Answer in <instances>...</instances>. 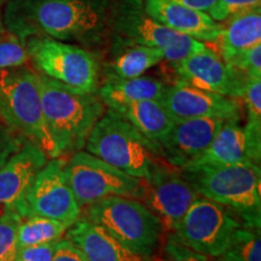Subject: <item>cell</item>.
Instances as JSON below:
<instances>
[{"mask_svg": "<svg viewBox=\"0 0 261 261\" xmlns=\"http://www.w3.org/2000/svg\"><path fill=\"white\" fill-rule=\"evenodd\" d=\"M110 0H9L4 27L25 41L47 37L92 51L109 40Z\"/></svg>", "mask_w": 261, "mask_h": 261, "instance_id": "6da1fadb", "label": "cell"}, {"mask_svg": "<svg viewBox=\"0 0 261 261\" xmlns=\"http://www.w3.org/2000/svg\"><path fill=\"white\" fill-rule=\"evenodd\" d=\"M38 81L42 114L58 158L83 150L93 126L106 113V104L97 92L70 89L40 73Z\"/></svg>", "mask_w": 261, "mask_h": 261, "instance_id": "7a4b0ae2", "label": "cell"}, {"mask_svg": "<svg viewBox=\"0 0 261 261\" xmlns=\"http://www.w3.org/2000/svg\"><path fill=\"white\" fill-rule=\"evenodd\" d=\"M179 172L198 196L223 205L243 226L261 227L260 166L192 165Z\"/></svg>", "mask_w": 261, "mask_h": 261, "instance_id": "3957f363", "label": "cell"}, {"mask_svg": "<svg viewBox=\"0 0 261 261\" xmlns=\"http://www.w3.org/2000/svg\"><path fill=\"white\" fill-rule=\"evenodd\" d=\"M108 29L112 52L143 45L161 50L169 63H178L205 47L203 41L159 23L145 10L144 0H110Z\"/></svg>", "mask_w": 261, "mask_h": 261, "instance_id": "277c9868", "label": "cell"}, {"mask_svg": "<svg viewBox=\"0 0 261 261\" xmlns=\"http://www.w3.org/2000/svg\"><path fill=\"white\" fill-rule=\"evenodd\" d=\"M0 119L48 159L58 158L42 114L38 73L27 65L0 70Z\"/></svg>", "mask_w": 261, "mask_h": 261, "instance_id": "5b68a950", "label": "cell"}, {"mask_svg": "<svg viewBox=\"0 0 261 261\" xmlns=\"http://www.w3.org/2000/svg\"><path fill=\"white\" fill-rule=\"evenodd\" d=\"M81 218L103 227L139 255L152 257L165 232L161 221L142 201L114 196L86 205Z\"/></svg>", "mask_w": 261, "mask_h": 261, "instance_id": "8992f818", "label": "cell"}, {"mask_svg": "<svg viewBox=\"0 0 261 261\" xmlns=\"http://www.w3.org/2000/svg\"><path fill=\"white\" fill-rule=\"evenodd\" d=\"M85 149L127 174L145 179L160 161L155 144L112 109L106 110L86 140Z\"/></svg>", "mask_w": 261, "mask_h": 261, "instance_id": "52a82bcc", "label": "cell"}, {"mask_svg": "<svg viewBox=\"0 0 261 261\" xmlns=\"http://www.w3.org/2000/svg\"><path fill=\"white\" fill-rule=\"evenodd\" d=\"M24 42L29 61L38 73L81 92H97L99 62L93 51L41 35Z\"/></svg>", "mask_w": 261, "mask_h": 261, "instance_id": "ba28073f", "label": "cell"}, {"mask_svg": "<svg viewBox=\"0 0 261 261\" xmlns=\"http://www.w3.org/2000/svg\"><path fill=\"white\" fill-rule=\"evenodd\" d=\"M64 171L81 211L86 205L114 196L140 201L144 192L143 179L132 177L83 150L65 160Z\"/></svg>", "mask_w": 261, "mask_h": 261, "instance_id": "9c48e42d", "label": "cell"}, {"mask_svg": "<svg viewBox=\"0 0 261 261\" xmlns=\"http://www.w3.org/2000/svg\"><path fill=\"white\" fill-rule=\"evenodd\" d=\"M241 221L230 211L204 197H197L169 232L196 253L218 259Z\"/></svg>", "mask_w": 261, "mask_h": 261, "instance_id": "30bf717a", "label": "cell"}, {"mask_svg": "<svg viewBox=\"0 0 261 261\" xmlns=\"http://www.w3.org/2000/svg\"><path fill=\"white\" fill-rule=\"evenodd\" d=\"M65 159H48L37 173L31 187L19 201L16 212L21 219L32 215L51 218L73 225L80 218L81 207L67 180Z\"/></svg>", "mask_w": 261, "mask_h": 261, "instance_id": "8fae6325", "label": "cell"}, {"mask_svg": "<svg viewBox=\"0 0 261 261\" xmlns=\"http://www.w3.org/2000/svg\"><path fill=\"white\" fill-rule=\"evenodd\" d=\"M144 181L140 201L161 221L165 231H172L196 198L200 197L178 168L160 160Z\"/></svg>", "mask_w": 261, "mask_h": 261, "instance_id": "7c38bea8", "label": "cell"}, {"mask_svg": "<svg viewBox=\"0 0 261 261\" xmlns=\"http://www.w3.org/2000/svg\"><path fill=\"white\" fill-rule=\"evenodd\" d=\"M177 81L196 89L240 99L248 77L205 46L178 63H172Z\"/></svg>", "mask_w": 261, "mask_h": 261, "instance_id": "4fadbf2b", "label": "cell"}, {"mask_svg": "<svg viewBox=\"0 0 261 261\" xmlns=\"http://www.w3.org/2000/svg\"><path fill=\"white\" fill-rule=\"evenodd\" d=\"M225 121L215 117L175 120L171 130L155 144L159 158L172 167H187L203 154Z\"/></svg>", "mask_w": 261, "mask_h": 261, "instance_id": "5bb4252c", "label": "cell"}, {"mask_svg": "<svg viewBox=\"0 0 261 261\" xmlns=\"http://www.w3.org/2000/svg\"><path fill=\"white\" fill-rule=\"evenodd\" d=\"M261 161V127L226 120L208 148L191 165H256ZM188 167V166H187Z\"/></svg>", "mask_w": 261, "mask_h": 261, "instance_id": "9a60e30c", "label": "cell"}, {"mask_svg": "<svg viewBox=\"0 0 261 261\" xmlns=\"http://www.w3.org/2000/svg\"><path fill=\"white\" fill-rule=\"evenodd\" d=\"M160 100L175 120L200 117L241 120V104L238 99L196 89L180 81L167 85Z\"/></svg>", "mask_w": 261, "mask_h": 261, "instance_id": "2e32d148", "label": "cell"}, {"mask_svg": "<svg viewBox=\"0 0 261 261\" xmlns=\"http://www.w3.org/2000/svg\"><path fill=\"white\" fill-rule=\"evenodd\" d=\"M47 161L44 150L25 140L21 149L0 167V215L16 212L33 179Z\"/></svg>", "mask_w": 261, "mask_h": 261, "instance_id": "e0dca14e", "label": "cell"}, {"mask_svg": "<svg viewBox=\"0 0 261 261\" xmlns=\"http://www.w3.org/2000/svg\"><path fill=\"white\" fill-rule=\"evenodd\" d=\"M144 6L159 23L196 40L215 42L223 33L224 24L200 10L169 0H144Z\"/></svg>", "mask_w": 261, "mask_h": 261, "instance_id": "ac0fdd59", "label": "cell"}, {"mask_svg": "<svg viewBox=\"0 0 261 261\" xmlns=\"http://www.w3.org/2000/svg\"><path fill=\"white\" fill-rule=\"evenodd\" d=\"M64 236L79 248L87 261H151V257L132 252L103 227L81 217Z\"/></svg>", "mask_w": 261, "mask_h": 261, "instance_id": "d6986e66", "label": "cell"}, {"mask_svg": "<svg viewBox=\"0 0 261 261\" xmlns=\"http://www.w3.org/2000/svg\"><path fill=\"white\" fill-rule=\"evenodd\" d=\"M166 87L163 81L145 75L130 79L107 75L104 84L98 86L97 93L108 109H115L139 100H160Z\"/></svg>", "mask_w": 261, "mask_h": 261, "instance_id": "ffe728a7", "label": "cell"}, {"mask_svg": "<svg viewBox=\"0 0 261 261\" xmlns=\"http://www.w3.org/2000/svg\"><path fill=\"white\" fill-rule=\"evenodd\" d=\"M112 110L126 119L154 144L167 135L175 123V119L169 114L161 100H139Z\"/></svg>", "mask_w": 261, "mask_h": 261, "instance_id": "44dd1931", "label": "cell"}, {"mask_svg": "<svg viewBox=\"0 0 261 261\" xmlns=\"http://www.w3.org/2000/svg\"><path fill=\"white\" fill-rule=\"evenodd\" d=\"M221 58L225 62L261 44V8H254L231 16L220 38Z\"/></svg>", "mask_w": 261, "mask_h": 261, "instance_id": "7402d4cb", "label": "cell"}, {"mask_svg": "<svg viewBox=\"0 0 261 261\" xmlns=\"http://www.w3.org/2000/svg\"><path fill=\"white\" fill-rule=\"evenodd\" d=\"M113 61L107 67V75L130 79L144 75L155 65L165 61L163 52L159 48L132 45L113 52Z\"/></svg>", "mask_w": 261, "mask_h": 261, "instance_id": "603a6c76", "label": "cell"}, {"mask_svg": "<svg viewBox=\"0 0 261 261\" xmlns=\"http://www.w3.org/2000/svg\"><path fill=\"white\" fill-rule=\"evenodd\" d=\"M70 226L63 221L39 215L23 218L18 225V248L56 243L63 238Z\"/></svg>", "mask_w": 261, "mask_h": 261, "instance_id": "cb8c5ba5", "label": "cell"}, {"mask_svg": "<svg viewBox=\"0 0 261 261\" xmlns=\"http://www.w3.org/2000/svg\"><path fill=\"white\" fill-rule=\"evenodd\" d=\"M218 259L219 261H261L260 228L243 225L238 226Z\"/></svg>", "mask_w": 261, "mask_h": 261, "instance_id": "d4e9b609", "label": "cell"}, {"mask_svg": "<svg viewBox=\"0 0 261 261\" xmlns=\"http://www.w3.org/2000/svg\"><path fill=\"white\" fill-rule=\"evenodd\" d=\"M28 62L25 42L5 28L0 33V70L27 65Z\"/></svg>", "mask_w": 261, "mask_h": 261, "instance_id": "484cf974", "label": "cell"}, {"mask_svg": "<svg viewBox=\"0 0 261 261\" xmlns=\"http://www.w3.org/2000/svg\"><path fill=\"white\" fill-rule=\"evenodd\" d=\"M21 217L16 212L0 215V261H15L18 252L17 231Z\"/></svg>", "mask_w": 261, "mask_h": 261, "instance_id": "4316f807", "label": "cell"}, {"mask_svg": "<svg viewBox=\"0 0 261 261\" xmlns=\"http://www.w3.org/2000/svg\"><path fill=\"white\" fill-rule=\"evenodd\" d=\"M247 109V122L261 127V77H249L241 96Z\"/></svg>", "mask_w": 261, "mask_h": 261, "instance_id": "83f0119b", "label": "cell"}, {"mask_svg": "<svg viewBox=\"0 0 261 261\" xmlns=\"http://www.w3.org/2000/svg\"><path fill=\"white\" fill-rule=\"evenodd\" d=\"M231 67L242 71L246 76L261 77V44L248 48L226 62Z\"/></svg>", "mask_w": 261, "mask_h": 261, "instance_id": "f1b7e54d", "label": "cell"}, {"mask_svg": "<svg viewBox=\"0 0 261 261\" xmlns=\"http://www.w3.org/2000/svg\"><path fill=\"white\" fill-rule=\"evenodd\" d=\"M208 257L196 253L179 242L173 232H168L163 243L161 261H207Z\"/></svg>", "mask_w": 261, "mask_h": 261, "instance_id": "f546056e", "label": "cell"}, {"mask_svg": "<svg viewBox=\"0 0 261 261\" xmlns=\"http://www.w3.org/2000/svg\"><path fill=\"white\" fill-rule=\"evenodd\" d=\"M254 8H261V0H215L208 15L221 23L238 12Z\"/></svg>", "mask_w": 261, "mask_h": 261, "instance_id": "4dcf8cb0", "label": "cell"}, {"mask_svg": "<svg viewBox=\"0 0 261 261\" xmlns=\"http://www.w3.org/2000/svg\"><path fill=\"white\" fill-rule=\"evenodd\" d=\"M25 139L16 135L0 119V167L23 145Z\"/></svg>", "mask_w": 261, "mask_h": 261, "instance_id": "1f68e13d", "label": "cell"}, {"mask_svg": "<svg viewBox=\"0 0 261 261\" xmlns=\"http://www.w3.org/2000/svg\"><path fill=\"white\" fill-rule=\"evenodd\" d=\"M56 243L18 248L15 261H52Z\"/></svg>", "mask_w": 261, "mask_h": 261, "instance_id": "d6a6232c", "label": "cell"}, {"mask_svg": "<svg viewBox=\"0 0 261 261\" xmlns=\"http://www.w3.org/2000/svg\"><path fill=\"white\" fill-rule=\"evenodd\" d=\"M52 261H87V259L79 248L64 237L56 243Z\"/></svg>", "mask_w": 261, "mask_h": 261, "instance_id": "836d02e7", "label": "cell"}, {"mask_svg": "<svg viewBox=\"0 0 261 261\" xmlns=\"http://www.w3.org/2000/svg\"><path fill=\"white\" fill-rule=\"evenodd\" d=\"M169 2L178 3V4L200 10V11L207 12V14L211 11L215 4V0H169Z\"/></svg>", "mask_w": 261, "mask_h": 261, "instance_id": "e575fe53", "label": "cell"}, {"mask_svg": "<svg viewBox=\"0 0 261 261\" xmlns=\"http://www.w3.org/2000/svg\"><path fill=\"white\" fill-rule=\"evenodd\" d=\"M5 27H4V23H3V18H2V14H0V33L4 31Z\"/></svg>", "mask_w": 261, "mask_h": 261, "instance_id": "d590c367", "label": "cell"}, {"mask_svg": "<svg viewBox=\"0 0 261 261\" xmlns=\"http://www.w3.org/2000/svg\"><path fill=\"white\" fill-rule=\"evenodd\" d=\"M207 261H210V260H207Z\"/></svg>", "mask_w": 261, "mask_h": 261, "instance_id": "8d00e7d4", "label": "cell"}]
</instances>
